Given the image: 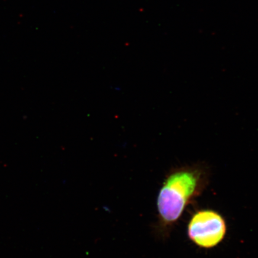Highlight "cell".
<instances>
[{
    "instance_id": "cell-2",
    "label": "cell",
    "mask_w": 258,
    "mask_h": 258,
    "mask_svg": "<svg viewBox=\"0 0 258 258\" xmlns=\"http://www.w3.org/2000/svg\"><path fill=\"white\" fill-rule=\"evenodd\" d=\"M227 231L223 216L212 209H201L192 215L187 226L189 240L202 249H212L224 240Z\"/></svg>"
},
{
    "instance_id": "cell-1",
    "label": "cell",
    "mask_w": 258,
    "mask_h": 258,
    "mask_svg": "<svg viewBox=\"0 0 258 258\" xmlns=\"http://www.w3.org/2000/svg\"><path fill=\"white\" fill-rule=\"evenodd\" d=\"M211 175L206 163L175 167L167 174L157 201L156 232L165 240L188 206L204 192Z\"/></svg>"
}]
</instances>
